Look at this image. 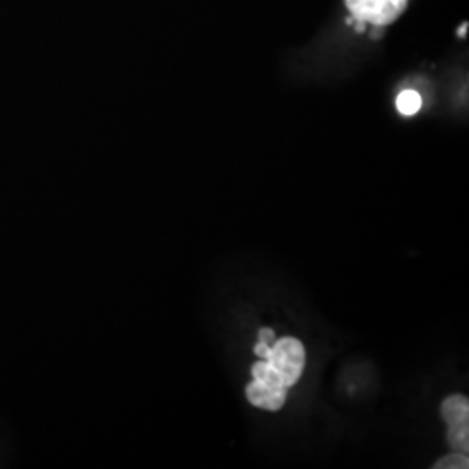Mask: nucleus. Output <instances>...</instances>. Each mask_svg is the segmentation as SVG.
<instances>
[{"label":"nucleus","instance_id":"nucleus-3","mask_svg":"<svg viewBox=\"0 0 469 469\" xmlns=\"http://www.w3.org/2000/svg\"><path fill=\"white\" fill-rule=\"evenodd\" d=\"M287 390L289 388L268 386V384L252 379L245 388V396L251 405L261 410H268V412H277L286 405Z\"/></svg>","mask_w":469,"mask_h":469},{"label":"nucleus","instance_id":"nucleus-5","mask_svg":"<svg viewBox=\"0 0 469 469\" xmlns=\"http://www.w3.org/2000/svg\"><path fill=\"white\" fill-rule=\"evenodd\" d=\"M251 372H252V379L259 381V383L268 384V386L287 388L286 384H283V381H281L280 374L275 370V367L268 360L255 362V364L252 365Z\"/></svg>","mask_w":469,"mask_h":469},{"label":"nucleus","instance_id":"nucleus-4","mask_svg":"<svg viewBox=\"0 0 469 469\" xmlns=\"http://www.w3.org/2000/svg\"><path fill=\"white\" fill-rule=\"evenodd\" d=\"M440 414H442L443 420L447 426L464 424L469 422V402L468 396L462 394H452V396L445 398L440 407Z\"/></svg>","mask_w":469,"mask_h":469},{"label":"nucleus","instance_id":"nucleus-6","mask_svg":"<svg viewBox=\"0 0 469 469\" xmlns=\"http://www.w3.org/2000/svg\"><path fill=\"white\" fill-rule=\"evenodd\" d=\"M447 442L455 452L468 454L469 452V422L464 424L447 426Z\"/></svg>","mask_w":469,"mask_h":469},{"label":"nucleus","instance_id":"nucleus-9","mask_svg":"<svg viewBox=\"0 0 469 469\" xmlns=\"http://www.w3.org/2000/svg\"><path fill=\"white\" fill-rule=\"evenodd\" d=\"M270 349H271V346L268 344V342L259 341L254 346V353L259 358H263V360H268V357H270Z\"/></svg>","mask_w":469,"mask_h":469},{"label":"nucleus","instance_id":"nucleus-11","mask_svg":"<svg viewBox=\"0 0 469 469\" xmlns=\"http://www.w3.org/2000/svg\"><path fill=\"white\" fill-rule=\"evenodd\" d=\"M466 31H468V23H464V25L459 27V31H457L459 37H466Z\"/></svg>","mask_w":469,"mask_h":469},{"label":"nucleus","instance_id":"nucleus-10","mask_svg":"<svg viewBox=\"0 0 469 469\" xmlns=\"http://www.w3.org/2000/svg\"><path fill=\"white\" fill-rule=\"evenodd\" d=\"M257 338H259V341L270 344V342L275 341V332L271 331V329H268V327H263V329H259V332H257Z\"/></svg>","mask_w":469,"mask_h":469},{"label":"nucleus","instance_id":"nucleus-8","mask_svg":"<svg viewBox=\"0 0 469 469\" xmlns=\"http://www.w3.org/2000/svg\"><path fill=\"white\" fill-rule=\"evenodd\" d=\"M433 468L436 469H468L469 461L468 454H462V452H454V454L447 455V457H442L440 461H436L433 464Z\"/></svg>","mask_w":469,"mask_h":469},{"label":"nucleus","instance_id":"nucleus-2","mask_svg":"<svg viewBox=\"0 0 469 469\" xmlns=\"http://www.w3.org/2000/svg\"><path fill=\"white\" fill-rule=\"evenodd\" d=\"M351 18L357 23L386 27L396 21L409 5V0H344Z\"/></svg>","mask_w":469,"mask_h":469},{"label":"nucleus","instance_id":"nucleus-1","mask_svg":"<svg viewBox=\"0 0 469 469\" xmlns=\"http://www.w3.org/2000/svg\"><path fill=\"white\" fill-rule=\"evenodd\" d=\"M268 362L280 374L283 384L290 388L303 375L304 365H306V349L303 342L296 338L277 339L270 349Z\"/></svg>","mask_w":469,"mask_h":469},{"label":"nucleus","instance_id":"nucleus-7","mask_svg":"<svg viewBox=\"0 0 469 469\" xmlns=\"http://www.w3.org/2000/svg\"><path fill=\"white\" fill-rule=\"evenodd\" d=\"M420 108H422V98H420L419 92H416V90H403V92L398 94L396 110L402 115L412 116Z\"/></svg>","mask_w":469,"mask_h":469}]
</instances>
